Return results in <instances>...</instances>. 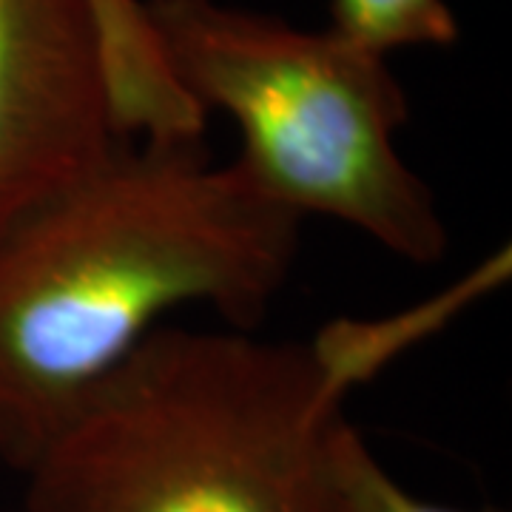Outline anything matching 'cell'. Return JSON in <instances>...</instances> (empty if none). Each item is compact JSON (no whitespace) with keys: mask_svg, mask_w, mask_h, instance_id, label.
Instances as JSON below:
<instances>
[{"mask_svg":"<svg viewBox=\"0 0 512 512\" xmlns=\"http://www.w3.org/2000/svg\"><path fill=\"white\" fill-rule=\"evenodd\" d=\"M390 356L379 322L313 342L160 325L29 461L26 512H350L333 436Z\"/></svg>","mask_w":512,"mask_h":512,"instance_id":"7a4b0ae2","label":"cell"},{"mask_svg":"<svg viewBox=\"0 0 512 512\" xmlns=\"http://www.w3.org/2000/svg\"><path fill=\"white\" fill-rule=\"evenodd\" d=\"M143 0H0V231L146 137H202Z\"/></svg>","mask_w":512,"mask_h":512,"instance_id":"277c9868","label":"cell"},{"mask_svg":"<svg viewBox=\"0 0 512 512\" xmlns=\"http://www.w3.org/2000/svg\"><path fill=\"white\" fill-rule=\"evenodd\" d=\"M305 220L202 137H146L0 231V461L26 470L168 313L254 328Z\"/></svg>","mask_w":512,"mask_h":512,"instance_id":"6da1fadb","label":"cell"},{"mask_svg":"<svg viewBox=\"0 0 512 512\" xmlns=\"http://www.w3.org/2000/svg\"><path fill=\"white\" fill-rule=\"evenodd\" d=\"M333 473L350 512H461L407 493L370 453L348 419L333 436Z\"/></svg>","mask_w":512,"mask_h":512,"instance_id":"8992f818","label":"cell"},{"mask_svg":"<svg viewBox=\"0 0 512 512\" xmlns=\"http://www.w3.org/2000/svg\"><path fill=\"white\" fill-rule=\"evenodd\" d=\"M330 29L382 55L453 46L461 35L447 0H330Z\"/></svg>","mask_w":512,"mask_h":512,"instance_id":"5b68a950","label":"cell"},{"mask_svg":"<svg viewBox=\"0 0 512 512\" xmlns=\"http://www.w3.org/2000/svg\"><path fill=\"white\" fill-rule=\"evenodd\" d=\"M174 80L239 128L237 160L302 220L328 217L413 265L447 251L433 188L404 160L390 55L225 0H143Z\"/></svg>","mask_w":512,"mask_h":512,"instance_id":"3957f363","label":"cell"}]
</instances>
